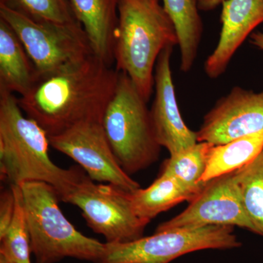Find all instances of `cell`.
Returning a JSON list of instances; mask_svg holds the SVG:
<instances>
[{
	"instance_id": "obj_1",
	"label": "cell",
	"mask_w": 263,
	"mask_h": 263,
	"mask_svg": "<svg viewBox=\"0 0 263 263\" xmlns=\"http://www.w3.org/2000/svg\"><path fill=\"white\" fill-rule=\"evenodd\" d=\"M119 72L94 54L56 73L39 78L19 106L48 136L84 121L102 122Z\"/></svg>"
},
{
	"instance_id": "obj_2",
	"label": "cell",
	"mask_w": 263,
	"mask_h": 263,
	"mask_svg": "<svg viewBox=\"0 0 263 263\" xmlns=\"http://www.w3.org/2000/svg\"><path fill=\"white\" fill-rule=\"evenodd\" d=\"M48 136L35 121L22 113L13 93L0 89V171L11 185L41 181L57 190L60 201L84 173L63 169L48 155Z\"/></svg>"
},
{
	"instance_id": "obj_3",
	"label": "cell",
	"mask_w": 263,
	"mask_h": 263,
	"mask_svg": "<svg viewBox=\"0 0 263 263\" xmlns=\"http://www.w3.org/2000/svg\"><path fill=\"white\" fill-rule=\"evenodd\" d=\"M118 15L116 70L127 74L148 102L157 59L164 48L179 44L176 28L161 0H119Z\"/></svg>"
},
{
	"instance_id": "obj_4",
	"label": "cell",
	"mask_w": 263,
	"mask_h": 263,
	"mask_svg": "<svg viewBox=\"0 0 263 263\" xmlns=\"http://www.w3.org/2000/svg\"><path fill=\"white\" fill-rule=\"evenodd\" d=\"M31 252L36 263H57L65 257L100 263L106 245L83 235L59 206L57 190L46 182L21 183Z\"/></svg>"
},
{
	"instance_id": "obj_5",
	"label": "cell",
	"mask_w": 263,
	"mask_h": 263,
	"mask_svg": "<svg viewBox=\"0 0 263 263\" xmlns=\"http://www.w3.org/2000/svg\"><path fill=\"white\" fill-rule=\"evenodd\" d=\"M147 103L130 78L119 72L102 125L118 162L129 176L148 168L160 157L162 146Z\"/></svg>"
},
{
	"instance_id": "obj_6",
	"label": "cell",
	"mask_w": 263,
	"mask_h": 263,
	"mask_svg": "<svg viewBox=\"0 0 263 263\" xmlns=\"http://www.w3.org/2000/svg\"><path fill=\"white\" fill-rule=\"evenodd\" d=\"M0 18L14 30L39 78L56 73L94 54L79 22H37L0 5Z\"/></svg>"
},
{
	"instance_id": "obj_7",
	"label": "cell",
	"mask_w": 263,
	"mask_h": 263,
	"mask_svg": "<svg viewBox=\"0 0 263 263\" xmlns=\"http://www.w3.org/2000/svg\"><path fill=\"white\" fill-rule=\"evenodd\" d=\"M105 245L100 263H170L192 252L236 249L241 243L235 234L234 227L209 226L156 230L155 234L134 241Z\"/></svg>"
},
{
	"instance_id": "obj_8",
	"label": "cell",
	"mask_w": 263,
	"mask_h": 263,
	"mask_svg": "<svg viewBox=\"0 0 263 263\" xmlns=\"http://www.w3.org/2000/svg\"><path fill=\"white\" fill-rule=\"evenodd\" d=\"M129 194L114 185L97 184L84 174L62 201L79 207L88 226L106 243H128L143 237L149 223L135 213Z\"/></svg>"
},
{
	"instance_id": "obj_9",
	"label": "cell",
	"mask_w": 263,
	"mask_h": 263,
	"mask_svg": "<svg viewBox=\"0 0 263 263\" xmlns=\"http://www.w3.org/2000/svg\"><path fill=\"white\" fill-rule=\"evenodd\" d=\"M50 146L68 156L93 181L107 182L128 193L141 188L121 167L105 136L102 122L84 121L48 137Z\"/></svg>"
},
{
	"instance_id": "obj_10",
	"label": "cell",
	"mask_w": 263,
	"mask_h": 263,
	"mask_svg": "<svg viewBox=\"0 0 263 263\" xmlns=\"http://www.w3.org/2000/svg\"><path fill=\"white\" fill-rule=\"evenodd\" d=\"M179 215L156 230L193 229L209 226L239 227L254 233L243 207L235 171L209 181Z\"/></svg>"
},
{
	"instance_id": "obj_11",
	"label": "cell",
	"mask_w": 263,
	"mask_h": 263,
	"mask_svg": "<svg viewBox=\"0 0 263 263\" xmlns=\"http://www.w3.org/2000/svg\"><path fill=\"white\" fill-rule=\"evenodd\" d=\"M263 130V91L235 86L218 100L196 132L197 142L214 145Z\"/></svg>"
},
{
	"instance_id": "obj_12",
	"label": "cell",
	"mask_w": 263,
	"mask_h": 263,
	"mask_svg": "<svg viewBox=\"0 0 263 263\" xmlns=\"http://www.w3.org/2000/svg\"><path fill=\"white\" fill-rule=\"evenodd\" d=\"M173 49V46L164 48L157 59L154 75L155 96L150 110L157 141L171 155L197 143V133L185 124L176 100L171 68Z\"/></svg>"
},
{
	"instance_id": "obj_13",
	"label": "cell",
	"mask_w": 263,
	"mask_h": 263,
	"mask_svg": "<svg viewBox=\"0 0 263 263\" xmlns=\"http://www.w3.org/2000/svg\"><path fill=\"white\" fill-rule=\"evenodd\" d=\"M221 7L219 41L204 63L205 74L212 79L226 72L238 48L263 23V0H226Z\"/></svg>"
},
{
	"instance_id": "obj_14",
	"label": "cell",
	"mask_w": 263,
	"mask_h": 263,
	"mask_svg": "<svg viewBox=\"0 0 263 263\" xmlns=\"http://www.w3.org/2000/svg\"><path fill=\"white\" fill-rule=\"evenodd\" d=\"M75 18L86 32L95 56L109 66L114 48L119 0H69Z\"/></svg>"
},
{
	"instance_id": "obj_15",
	"label": "cell",
	"mask_w": 263,
	"mask_h": 263,
	"mask_svg": "<svg viewBox=\"0 0 263 263\" xmlns=\"http://www.w3.org/2000/svg\"><path fill=\"white\" fill-rule=\"evenodd\" d=\"M37 80L35 67L14 30L0 18V89L24 96Z\"/></svg>"
},
{
	"instance_id": "obj_16",
	"label": "cell",
	"mask_w": 263,
	"mask_h": 263,
	"mask_svg": "<svg viewBox=\"0 0 263 263\" xmlns=\"http://www.w3.org/2000/svg\"><path fill=\"white\" fill-rule=\"evenodd\" d=\"M177 33L181 64L180 70L188 72L193 68L203 33V23L198 0H161Z\"/></svg>"
},
{
	"instance_id": "obj_17",
	"label": "cell",
	"mask_w": 263,
	"mask_h": 263,
	"mask_svg": "<svg viewBox=\"0 0 263 263\" xmlns=\"http://www.w3.org/2000/svg\"><path fill=\"white\" fill-rule=\"evenodd\" d=\"M196 196L175 178L164 175H160L148 187L129 194L135 213L148 222L160 213L183 201H192Z\"/></svg>"
},
{
	"instance_id": "obj_18",
	"label": "cell",
	"mask_w": 263,
	"mask_h": 263,
	"mask_svg": "<svg viewBox=\"0 0 263 263\" xmlns=\"http://www.w3.org/2000/svg\"><path fill=\"white\" fill-rule=\"evenodd\" d=\"M263 149V130L221 145H213L202 181L238 171L252 162Z\"/></svg>"
},
{
	"instance_id": "obj_19",
	"label": "cell",
	"mask_w": 263,
	"mask_h": 263,
	"mask_svg": "<svg viewBox=\"0 0 263 263\" xmlns=\"http://www.w3.org/2000/svg\"><path fill=\"white\" fill-rule=\"evenodd\" d=\"M212 143L197 142L196 144L164 160L160 175L171 176L185 187L198 195L206 183L202 177L206 169Z\"/></svg>"
},
{
	"instance_id": "obj_20",
	"label": "cell",
	"mask_w": 263,
	"mask_h": 263,
	"mask_svg": "<svg viewBox=\"0 0 263 263\" xmlns=\"http://www.w3.org/2000/svg\"><path fill=\"white\" fill-rule=\"evenodd\" d=\"M235 177L254 233L263 237V149L252 162L235 171Z\"/></svg>"
},
{
	"instance_id": "obj_21",
	"label": "cell",
	"mask_w": 263,
	"mask_h": 263,
	"mask_svg": "<svg viewBox=\"0 0 263 263\" xmlns=\"http://www.w3.org/2000/svg\"><path fill=\"white\" fill-rule=\"evenodd\" d=\"M15 199L14 215L10 226L0 236V259L7 263H31L30 239L19 185H11Z\"/></svg>"
},
{
	"instance_id": "obj_22",
	"label": "cell",
	"mask_w": 263,
	"mask_h": 263,
	"mask_svg": "<svg viewBox=\"0 0 263 263\" xmlns=\"http://www.w3.org/2000/svg\"><path fill=\"white\" fill-rule=\"evenodd\" d=\"M0 5L37 22L62 24L79 22L69 0H0Z\"/></svg>"
},
{
	"instance_id": "obj_23",
	"label": "cell",
	"mask_w": 263,
	"mask_h": 263,
	"mask_svg": "<svg viewBox=\"0 0 263 263\" xmlns=\"http://www.w3.org/2000/svg\"><path fill=\"white\" fill-rule=\"evenodd\" d=\"M15 199L13 190H5L0 197V236L8 229L14 215Z\"/></svg>"
},
{
	"instance_id": "obj_24",
	"label": "cell",
	"mask_w": 263,
	"mask_h": 263,
	"mask_svg": "<svg viewBox=\"0 0 263 263\" xmlns=\"http://www.w3.org/2000/svg\"><path fill=\"white\" fill-rule=\"evenodd\" d=\"M226 0H198L199 10L209 12L216 9Z\"/></svg>"
},
{
	"instance_id": "obj_25",
	"label": "cell",
	"mask_w": 263,
	"mask_h": 263,
	"mask_svg": "<svg viewBox=\"0 0 263 263\" xmlns=\"http://www.w3.org/2000/svg\"><path fill=\"white\" fill-rule=\"evenodd\" d=\"M250 42L253 46L263 50V31L252 33L250 35Z\"/></svg>"
},
{
	"instance_id": "obj_26",
	"label": "cell",
	"mask_w": 263,
	"mask_h": 263,
	"mask_svg": "<svg viewBox=\"0 0 263 263\" xmlns=\"http://www.w3.org/2000/svg\"><path fill=\"white\" fill-rule=\"evenodd\" d=\"M0 263H7V262H5V260H3V259H0Z\"/></svg>"
}]
</instances>
